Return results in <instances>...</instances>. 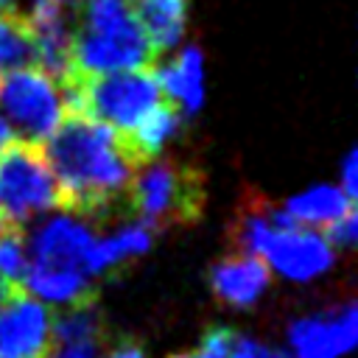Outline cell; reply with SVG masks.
Masks as SVG:
<instances>
[{
	"instance_id": "27",
	"label": "cell",
	"mask_w": 358,
	"mask_h": 358,
	"mask_svg": "<svg viewBox=\"0 0 358 358\" xmlns=\"http://www.w3.org/2000/svg\"><path fill=\"white\" fill-rule=\"evenodd\" d=\"M17 288H20V285H14V282H8L6 277H0V302H3V299H8Z\"/></svg>"
},
{
	"instance_id": "21",
	"label": "cell",
	"mask_w": 358,
	"mask_h": 358,
	"mask_svg": "<svg viewBox=\"0 0 358 358\" xmlns=\"http://www.w3.org/2000/svg\"><path fill=\"white\" fill-rule=\"evenodd\" d=\"M227 358H288V355L271 344L252 338V336H229Z\"/></svg>"
},
{
	"instance_id": "1",
	"label": "cell",
	"mask_w": 358,
	"mask_h": 358,
	"mask_svg": "<svg viewBox=\"0 0 358 358\" xmlns=\"http://www.w3.org/2000/svg\"><path fill=\"white\" fill-rule=\"evenodd\" d=\"M42 151L56 179L59 207L81 218H103L123 207L137 168L148 162L129 137L67 103Z\"/></svg>"
},
{
	"instance_id": "4",
	"label": "cell",
	"mask_w": 358,
	"mask_h": 358,
	"mask_svg": "<svg viewBox=\"0 0 358 358\" xmlns=\"http://www.w3.org/2000/svg\"><path fill=\"white\" fill-rule=\"evenodd\" d=\"M62 92L67 106L87 112L123 137H129L140 126V120L165 98L154 67L76 76Z\"/></svg>"
},
{
	"instance_id": "31",
	"label": "cell",
	"mask_w": 358,
	"mask_h": 358,
	"mask_svg": "<svg viewBox=\"0 0 358 358\" xmlns=\"http://www.w3.org/2000/svg\"><path fill=\"white\" fill-rule=\"evenodd\" d=\"M62 3H64V0H62Z\"/></svg>"
},
{
	"instance_id": "29",
	"label": "cell",
	"mask_w": 358,
	"mask_h": 358,
	"mask_svg": "<svg viewBox=\"0 0 358 358\" xmlns=\"http://www.w3.org/2000/svg\"><path fill=\"white\" fill-rule=\"evenodd\" d=\"M171 358H193V352H179V355H171Z\"/></svg>"
},
{
	"instance_id": "9",
	"label": "cell",
	"mask_w": 358,
	"mask_h": 358,
	"mask_svg": "<svg viewBox=\"0 0 358 358\" xmlns=\"http://www.w3.org/2000/svg\"><path fill=\"white\" fill-rule=\"evenodd\" d=\"M28 22L36 42V67L64 87L73 78V22L64 14V3L34 0Z\"/></svg>"
},
{
	"instance_id": "6",
	"label": "cell",
	"mask_w": 358,
	"mask_h": 358,
	"mask_svg": "<svg viewBox=\"0 0 358 358\" xmlns=\"http://www.w3.org/2000/svg\"><path fill=\"white\" fill-rule=\"evenodd\" d=\"M64 112L62 87L36 64L0 70V117L22 140L42 143Z\"/></svg>"
},
{
	"instance_id": "13",
	"label": "cell",
	"mask_w": 358,
	"mask_h": 358,
	"mask_svg": "<svg viewBox=\"0 0 358 358\" xmlns=\"http://www.w3.org/2000/svg\"><path fill=\"white\" fill-rule=\"evenodd\" d=\"M162 95L182 112L193 115L204 101V70H201V53L196 48H185L173 64L157 73Z\"/></svg>"
},
{
	"instance_id": "2",
	"label": "cell",
	"mask_w": 358,
	"mask_h": 358,
	"mask_svg": "<svg viewBox=\"0 0 358 358\" xmlns=\"http://www.w3.org/2000/svg\"><path fill=\"white\" fill-rule=\"evenodd\" d=\"M154 62L157 50L151 48L131 0H76L73 78L109 70L154 67Z\"/></svg>"
},
{
	"instance_id": "19",
	"label": "cell",
	"mask_w": 358,
	"mask_h": 358,
	"mask_svg": "<svg viewBox=\"0 0 358 358\" xmlns=\"http://www.w3.org/2000/svg\"><path fill=\"white\" fill-rule=\"evenodd\" d=\"M179 123H182V112H179L168 98H162V101L140 120V126L129 134V140H131V145H134L145 159H154V157L162 151V145L176 134Z\"/></svg>"
},
{
	"instance_id": "24",
	"label": "cell",
	"mask_w": 358,
	"mask_h": 358,
	"mask_svg": "<svg viewBox=\"0 0 358 358\" xmlns=\"http://www.w3.org/2000/svg\"><path fill=\"white\" fill-rule=\"evenodd\" d=\"M229 336H232V330H227V327H210L201 338V347L193 352V358H227Z\"/></svg>"
},
{
	"instance_id": "3",
	"label": "cell",
	"mask_w": 358,
	"mask_h": 358,
	"mask_svg": "<svg viewBox=\"0 0 358 358\" xmlns=\"http://www.w3.org/2000/svg\"><path fill=\"white\" fill-rule=\"evenodd\" d=\"M123 210L151 232L187 227L201 218L204 176L199 168L179 159H148L137 168Z\"/></svg>"
},
{
	"instance_id": "14",
	"label": "cell",
	"mask_w": 358,
	"mask_h": 358,
	"mask_svg": "<svg viewBox=\"0 0 358 358\" xmlns=\"http://www.w3.org/2000/svg\"><path fill=\"white\" fill-rule=\"evenodd\" d=\"M151 246V229L131 221L120 229H115L106 238H95L90 252H87V271L90 274H103L112 271L123 263H129L131 257L143 255Z\"/></svg>"
},
{
	"instance_id": "10",
	"label": "cell",
	"mask_w": 358,
	"mask_h": 358,
	"mask_svg": "<svg viewBox=\"0 0 358 358\" xmlns=\"http://www.w3.org/2000/svg\"><path fill=\"white\" fill-rule=\"evenodd\" d=\"M263 260L268 268H277L288 280H310L330 268L333 246L324 241V235L305 229V224H291L274 232Z\"/></svg>"
},
{
	"instance_id": "23",
	"label": "cell",
	"mask_w": 358,
	"mask_h": 358,
	"mask_svg": "<svg viewBox=\"0 0 358 358\" xmlns=\"http://www.w3.org/2000/svg\"><path fill=\"white\" fill-rule=\"evenodd\" d=\"M101 338H87V341H53L45 347L42 358H98Z\"/></svg>"
},
{
	"instance_id": "8",
	"label": "cell",
	"mask_w": 358,
	"mask_h": 358,
	"mask_svg": "<svg viewBox=\"0 0 358 358\" xmlns=\"http://www.w3.org/2000/svg\"><path fill=\"white\" fill-rule=\"evenodd\" d=\"M355 336L358 310L352 302L319 316H302L288 327L294 358H338L352 350Z\"/></svg>"
},
{
	"instance_id": "7",
	"label": "cell",
	"mask_w": 358,
	"mask_h": 358,
	"mask_svg": "<svg viewBox=\"0 0 358 358\" xmlns=\"http://www.w3.org/2000/svg\"><path fill=\"white\" fill-rule=\"evenodd\" d=\"M50 341V310L22 285L0 302V358H42Z\"/></svg>"
},
{
	"instance_id": "30",
	"label": "cell",
	"mask_w": 358,
	"mask_h": 358,
	"mask_svg": "<svg viewBox=\"0 0 358 358\" xmlns=\"http://www.w3.org/2000/svg\"><path fill=\"white\" fill-rule=\"evenodd\" d=\"M3 221H6V218H3V215H0V224H3Z\"/></svg>"
},
{
	"instance_id": "28",
	"label": "cell",
	"mask_w": 358,
	"mask_h": 358,
	"mask_svg": "<svg viewBox=\"0 0 358 358\" xmlns=\"http://www.w3.org/2000/svg\"><path fill=\"white\" fill-rule=\"evenodd\" d=\"M8 140H11V129H8V126H6V120L0 117V148H3Z\"/></svg>"
},
{
	"instance_id": "20",
	"label": "cell",
	"mask_w": 358,
	"mask_h": 358,
	"mask_svg": "<svg viewBox=\"0 0 358 358\" xmlns=\"http://www.w3.org/2000/svg\"><path fill=\"white\" fill-rule=\"evenodd\" d=\"M25 268H28V255H25L22 227L3 221L0 224V277H6L14 285H22Z\"/></svg>"
},
{
	"instance_id": "18",
	"label": "cell",
	"mask_w": 358,
	"mask_h": 358,
	"mask_svg": "<svg viewBox=\"0 0 358 358\" xmlns=\"http://www.w3.org/2000/svg\"><path fill=\"white\" fill-rule=\"evenodd\" d=\"M36 64L34 28L17 8L0 11V70Z\"/></svg>"
},
{
	"instance_id": "15",
	"label": "cell",
	"mask_w": 358,
	"mask_h": 358,
	"mask_svg": "<svg viewBox=\"0 0 358 358\" xmlns=\"http://www.w3.org/2000/svg\"><path fill=\"white\" fill-rule=\"evenodd\" d=\"M131 3L137 11V20L157 53L173 48L182 39L187 0H131Z\"/></svg>"
},
{
	"instance_id": "16",
	"label": "cell",
	"mask_w": 358,
	"mask_h": 358,
	"mask_svg": "<svg viewBox=\"0 0 358 358\" xmlns=\"http://www.w3.org/2000/svg\"><path fill=\"white\" fill-rule=\"evenodd\" d=\"M350 207H355V199H350L341 187L336 185H316L305 193H296L288 199L285 210L308 227H324L330 221H336L338 215H344Z\"/></svg>"
},
{
	"instance_id": "26",
	"label": "cell",
	"mask_w": 358,
	"mask_h": 358,
	"mask_svg": "<svg viewBox=\"0 0 358 358\" xmlns=\"http://www.w3.org/2000/svg\"><path fill=\"white\" fill-rule=\"evenodd\" d=\"M109 358H145V352H143V347H140L137 341H120V344L109 352Z\"/></svg>"
},
{
	"instance_id": "12",
	"label": "cell",
	"mask_w": 358,
	"mask_h": 358,
	"mask_svg": "<svg viewBox=\"0 0 358 358\" xmlns=\"http://www.w3.org/2000/svg\"><path fill=\"white\" fill-rule=\"evenodd\" d=\"M207 280H210L215 299H221L232 308H246L266 291V285L271 280V268L260 255L232 252V255L218 257L210 266Z\"/></svg>"
},
{
	"instance_id": "22",
	"label": "cell",
	"mask_w": 358,
	"mask_h": 358,
	"mask_svg": "<svg viewBox=\"0 0 358 358\" xmlns=\"http://www.w3.org/2000/svg\"><path fill=\"white\" fill-rule=\"evenodd\" d=\"M355 232H358V215H355V207H350L344 215H338L336 221L324 224V241L330 246H338V249H350L355 243Z\"/></svg>"
},
{
	"instance_id": "25",
	"label": "cell",
	"mask_w": 358,
	"mask_h": 358,
	"mask_svg": "<svg viewBox=\"0 0 358 358\" xmlns=\"http://www.w3.org/2000/svg\"><path fill=\"white\" fill-rule=\"evenodd\" d=\"M355 176H358V151H350L341 165V190L355 199Z\"/></svg>"
},
{
	"instance_id": "17",
	"label": "cell",
	"mask_w": 358,
	"mask_h": 358,
	"mask_svg": "<svg viewBox=\"0 0 358 358\" xmlns=\"http://www.w3.org/2000/svg\"><path fill=\"white\" fill-rule=\"evenodd\" d=\"M103 333V316L95 302V296L70 302L62 313L50 316V341H87V338H101Z\"/></svg>"
},
{
	"instance_id": "5",
	"label": "cell",
	"mask_w": 358,
	"mask_h": 358,
	"mask_svg": "<svg viewBox=\"0 0 358 358\" xmlns=\"http://www.w3.org/2000/svg\"><path fill=\"white\" fill-rule=\"evenodd\" d=\"M50 207H59V190L42 143L11 137L0 148V215L22 227Z\"/></svg>"
},
{
	"instance_id": "11",
	"label": "cell",
	"mask_w": 358,
	"mask_h": 358,
	"mask_svg": "<svg viewBox=\"0 0 358 358\" xmlns=\"http://www.w3.org/2000/svg\"><path fill=\"white\" fill-rule=\"evenodd\" d=\"M95 235L87 224L62 215L53 218L48 224H42L34 238H31V260L28 266H39V268H62V271H81L87 277H92L87 271V252L92 246Z\"/></svg>"
}]
</instances>
